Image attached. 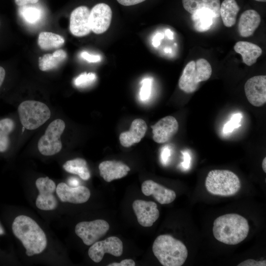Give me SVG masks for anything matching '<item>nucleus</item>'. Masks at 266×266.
I'll return each instance as SVG.
<instances>
[{"label": "nucleus", "mask_w": 266, "mask_h": 266, "mask_svg": "<svg viewBox=\"0 0 266 266\" xmlns=\"http://www.w3.org/2000/svg\"><path fill=\"white\" fill-rule=\"evenodd\" d=\"M266 261H256L253 259H248L245 260L238 265L237 266H266Z\"/></svg>", "instance_id": "obj_33"}, {"label": "nucleus", "mask_w": 266, "mask_h": 266, "mask_svg": "<svg viewBox=\"0 0 266 266\" xmlns=\"http://www.w3.org/2000/svg\"><path fill=\"white\" fill-rule=\"evenodd\" d=\"M194 29L198 32L209 30L213 25L214 19L217 18L215 14L208 8H202L192 14Z\"/></svg>", "instance_id": "obj_22"}, {"label": "nucleus", "mask_w": 266, "mask_h": 266, "mask_svg": "<svg viewBox=\"0 0 266 266\" xmlns=\"http://www.w3.org/2000/svg\"><path fill=\"white\" fill-rule=\"evenodd\" d=\"M35 185L39 191L35 204L43 210H52L58 206V201L54 195L56 186L55 182L48 177H40L35 181Z\"/></svg>", "instance_id": "obj_9"}, {"label": "nucleus", "mask_w": 266, "mask_h": 266, "mask_svg": "<svg viewBox=\"0 0 266 266\" xmlns=\"http://www.w3.org/2000/svg\"><path fill=\"white\" fill-rule=\"evenodd\" d=\"M12 230L14 235L22 243L28 256L40 254L46 248V236L31 217L23 215L17 216L12 223Z\"/></svg>", "instance_id": "obj_1"}, {"label": "nucleus", "mask_w": 266, "mask_h": 266, "mask_svg": "<svg viewBox=\"0 0 266 266\" xmlns=\"http://www.w3.org/2000/svg\"><path fill=\"white\" fill-rule=\"evenodd\" d=\"M170 149L167 146H164L161 151V161L164 165L166 164L170 156Z\"/></svg>", "instance_id": "obj_35"}, {"label": "nucleus", "mask_w": 266, "mask_h": 266, "mask_svg": "<svg viewBox=\"0 0 266 266\" xmlns=\"http://www.w3.org/2000/svg\"><path fill=\"white\" fill-rule=\"evenodd\" d=\"M38 0H15V2L17 5L22 6L29 4L36 3Z\"/></svg>", "instance_id": "obj_40"}, {"label": "nucleus", "mask_w": 266, "mask_h": 266, "mask_svg": "<svg viewBox=\"0 0 266 266\" xmlns=\"http://www.w3.org/2000/svg\"><path fill=\"white\" fill-rule=\"evenodd\" d=\"M65 127L64 121L61 119H56L48 125L37 143L38 149L42 155L52 156L61 151L62 143L60 137Z\"/></svg>", "instance_id": "obj_7"}, {"label": "nucleus", "mask_w": 266, "mask_h": 266, "mask_svg": "<svg viewBox=\"0 0 266 266\" xmlns=\"http://www.w3.org/2000/svg\"><path fill=\"white\" fill-rule=\"evenodd\" d=\"M178 127V123L174 117H165L151 126L153 139L157 143H165L177 133Z\"/></svg>", "instance_id": "obj_16"}, {"label": "nucleus", "mask_w": 266, "mask_h": 266, "mask_svg": "<svg viewBox=\"0 0 266 266\" xmlns=\"http://www.w3.org/2000/svg\"><path fill=\"white\" fill-rule=\"evenodd\" d=\"M245 96L253 106L260 107L266 102V76L258 75L249 78L244 85Z\"/></svg>", "instance_id": "obj_11"}, {"label": "nucleus", "mask_w": 266, "mask_h": 266, "mask_svg": "<svg viewBox=\"0 0 266 266\" xmlns=\"http://www.w3.org/2000/svg\"><path fill=\"white\" fill-rule=\"evenodd\" d=\"M257 1H260V2H266V0H255Z\"/></svg>", "instance_id": "obj_47"}, {"label": "nucleus", "mask_w": 266, "mask_h": 266, "mask_svg": "<svg viewBox=\"0 0 266 266\" xmlns=\"http://www.w3.org/2000/svg\"><path fill=\"white\" fill-rule=\"evenodd\" d=\"M56 191L62 202L74 204L86 202L91 196L89 189L85 186L71 187L64 182L58 184Z\"/></svg>", "instance_id": "obj_14"}, {"label": "nucleus", "mask_w": 266, "mask_h": 266, "mask_svg": "<svg viewBox=\"0 0 266 266\" xmlns=\"http://www.w3.org/2000/svg\"><path fill=\"white\" fill-rule=\"evenodd\" d=\"M68 184H69L70 186L71 187H77L79 185V181L78 180H77L75 178H70L68 180Z\"/></svg>", "instance_id": "obj_42"}, {"label": "nucleus", "mask_w": 266, "mask_h": 266, "mask_svg": "<svg viewBox=\"0 0 266 266\" xmlns=\"http://www.w3.org/2000/svg\"><path fill=\"white\" fill-rule=\"evenodd\" d=\"M18 111L23 127L30 130H35L42 125L51 116L50 110L45 104L33 100L21 102Z\"/></svg>", "instance_id": "obj_6"}, {"label": "nucleus", "mask_w": 266, "mask_h": 266, "mask_svg": "<svg viewBox=\"0 0 266 266\" xmlns=\"http://www.w3.org/2000/svg\"><path fill=\"white\" fill-rule=\"evenodd\" d=\"M138 223L144 227H151L160 216L157 204L152 201L137 200L133 203Z\"/></svg>", "instance_id": "obj_13"}, {"label": "nucleus", "mask_w": 266, "mask_h": 266, "mask_svg": "<svg viewBox=\"0 0 266 266\" xmlns=\"http://www.w3.org/2000/svg\"><path fill=\"white\" fill-rule=\"evenodd\" d=\"M212 231L218 241L226 244L235 245L247 237L249 226L244 217L236 213H229L214 220Z\"/></svg>", "instance_id": "obj_2"}, {"label": "nucleus", "mask_w": 266, "mask_h": 266, "mask_svg": "<svg viewBox=\"0 0 266 266\" xmlns=\"http://www.w3.org/2000/svg\"><path fill=\"white\" fill-rule=\"evenodd\" d=\"M100 176L108 182L126 176L130 168L120 161H105L99 166Z\"/></svg>", "instance_id": "obj_18"}, {"label": "nucleus", "mask_w": 266, "mask_h": 266, "mask_svg": "<svg viewBox=\"0 0 266 266\" xmlns=\"http://www.w3.org/2000/svg\"><path fill=\"white\" fill-rule=\"evenodd\" d=\"M123 251L121 240L116 236H110L101 241H97L89 249L88 255L94 262H100L105 253L116 257L120 256Z\"/></svg>", "instance_id": "obj_10"}, {"label": "nucleus", "mask_w": 266, "mask_h": 266, "mask_svg": "<svg viewBox=\"0 0 266 266\" xmlns=\"http://www.w3.org/2000/svg\"><path fill=\"white\" fill-rule=\"evenodd\" d=\"M109 229L107 222L98 219L78 223L75 227V233L85 245L90 246L103 236Z\"/></svg>", "instance_id": "obj_8"}, {"label": "nucleus", "mask_w": 266, "mask_h": 266, "mask_svg": "<svg viewBox=\"0 0 266 266\" xmlns=\"http://www.w3.org/2000/svg\"><path fill=\"white\" fill-rule=\"evenodd\" d=\"M242 118L240 113L233 114L230 120L225 124L223 128V132L225 133H232L234 129L239 128L240 126V122Z\"/></svg>", "instance_id": "obj_31"}, {"label": "nucleus", "mask_w": 266, "mask_h": 266, "mask_svg": "<svg viewBox=\"0 0 266 266\" xmlns=\"http://www.w3.org/2000/svg\"><path fill=\"white\" fill-rule=\"evenodd\" d=\"M37 42L40 48L49 50L61 47L65 43V39L60 35L43 32L39 33Z\"/></svg>", "instance_id": "obj_28"}, {"label": "nucleus", "mask_w": 266, "mask_h": 266, "mask_svg": "<svg viewBox=\"0 0 266 266\" xmlns=\"http://www.w3.org/2000/svg\"><path fill=\"white\" fill-rule=\"evenodd\" d=\"M135 263L132 259H125L120 263H112L108 264V266H134Z\"/></svg>", "instance_id": "obj_36"}, {"label": "nucleus", "mask_w": 266, "mask_h": 266, "mask_svg": "<svg viewBox=\"0 0 266 266\" xmlns=\"http://www.w3.org/2000/svg\"><path fill=\"white\" fill-rule=\"evenodd\" d=\"M15 128L14 121L9 117L0 119V153L6 152L11 146V133Z\"/></svg>", "instance_id": "obj_25"}, {"label": "nucleus", "mask_w": 266, "mask_h": 266, "mask_svg": "<svg viewBox=\"0 0 266 266\" xmlns=\"http://www.w3.org/2000/svg\"><path fill=\"white\" fill-rule=\"evenodd\" d=\"M165 52L166 53H171V50L170 48H168V47H166L165 49L164 50Z\"/></svg>", "instance_id": "obj_46"}, {"label": "nucleus", "mask_w": 266, "mask_h": 266, "mask_svg": "<svg viewBox=\"0 0 266 266\" xmlns=\"http://www.w3.org/2000/svg\"><path fill=\"white\" fill-rule=\"evenodd\" d=\"M147 129L145 121L140 118L133 121L130 130L122 133L119 136L121 144L125 147H129L139 142L144 136Z\"/></svg>", "instance_id": "obj_19"}, {"label": "nucleus", "mask_w": 266, "mask_h": 266, "mask_svg": "<svg viewBox=\"0 0 266 266\" xmlns=\"http://www.w3.org/2000/svg\"><path fill=\"white\" fill-rule=\"evenodd\" d=\"M96 79L95 73L84 72L80 74L74 80V84L76 87L84 88L91 84Z\"/></svg>", "instance_id": "obj_30"}, {"label": "nucleus", "mask_w": 266, "mask_h": 266, "mask_svg": "<svg viewBox=\"0 0 266 266\" xmlns=\"http://www.w3.org/2000/svg\"><path fill=\"white\" fill-rule=\"evenodd\" d=\"M112 10L110 6L104 3L95 5L90 13L89 22L91 31L100 34L108 29L112 19Z\"/></svg>", "instance_id": "obj_12"}, {"label": "nucleus", "mask_w": 266, "mask_h": 266, "mask_svg": "<svg viewBox=\"0 0 266 266\" xmlns=\"http://www.w3.org/2000/svg\"><path fill=\"white\" fill-rule=\"evenodd\" d=\"M212 67L209 62L203 58L196 62H189L184 67L179 81V88L186 93L195 92L199 83L207 80L212 74Z\"/></svg>", "instance_id": "obj_5"}, {"label": "nucleus", "mask_w": 266, "mask_h": 266, "mask_svg": "<svg viewBox=\"0 0 266 266\" xmlns=\"http://www.w3.org/2000/svg\"><path fill=\"white\" fill-rule=\"evenodd\" d=\"M261 16L256 10L248 9L240 15L238 31L240 36L247 37L253 34L261 23Z\"/></svg>", "instance_id": "obj_20"}, {"label": "nucleus", "mask_w": 266, "mask_h": 266, "mask_svg": "<svg viewBox=\"0 0 266 266\" xmlns=\"http://www.w3.org/2000/svg\"><path fill=\"white\" fill-rule=\"evenodd\" d=\"M262 168L264 171L266 172V157H265L262 162Z\"/></svg>", "instance_id": "obj_44"}, {"label": "nucleus", "mask_w": 266, "mask_h": 266, "mask_svg": "<svg viewBox=\"0 0 266 266\" xmlns=\"http://www.w3.org/2000/svg\"><path fill=\"white\" fill-rule=\"evenodd\" d=\"M20 8V13L25 21L30 24L37 22L41 17V11L35 6L28 4L22 6Z\"/></svg>", "instance_id": "obj_29"}, {"label": "nucleus", "mask_w": 266, "mask_h": 266, "mask_svg": "<svg viewBox=\"0 0 266 266\" xmlns=\"http://www.w3.org/2000/svg\"><path fill=\"white\" fill-rule=\"evenodd\" d=\"M5 70L4 68L0 66V88L2 86L5 77Z\"/></svg>", "instance_id": "obj_41"}, {"label": "nucleus", "mask_w": 266, "mask_h": 266, "mask_svg": "<svg viewBox=\"0 0 266 266\" xmlns=\"http://www.w3.org/2000/svg\"><path fill=\"white\" fill-rule=\"evenodd\" d=\"M140 90V98L142 101L148 100L151 95L152 80L149 78H144L141 81Z\"/></svg>", "instance_id": "obj_32"}, {"label": "nucleus", "mask_w": 266, "mask_h": 266, "mask_svg": "<svg viewBox=\"0 0 266 266\" xmlns=\"http://www.w3.org/2000/svg\"><path fill=\"white\" fill-rule=\"evenodd\" d=\"M66 53L63 49L56 50L52 54H46L39 58L38 66L42 71H48L57 67L66 58Z\"/></svg>", "instance_id": "obj_26"}, {"label": "nucleus", "mask_w": 266, "mask_h": 266, "mask_svg": "<svg viewBox=\"0 0 266 266\" xmlns=\"http://www.w3.org/2000/svg\"><path fill=\"white\" fill-rule=\"evenodd\" d=\"M182 153L183 156V162L181 164L182 166L184 169H188L189 167L191 157L189 153L186 151H182Z\"/></svg>", "instance_id": "obj_37"}, {"label": "nucleus", "mask_w": 266, "mask_h": 266, "mask_svg": "<svg viewBox=\"0 0 266 266\" xmlns=\"http://www.w3.org/2000/svg\"><path fill=\"white\" fill-rule=\"evenodd\" d=\"M205 186L207 191L213 195L231 196L241 189V182L233 172L225 169L210 171L205 179Z\"/></svg>", "instance_id": "obj_4"}, {"label": "nucleus", "mask_w": 266, "mask_h": 266, "mask_svg": "<svg viewBox=\"0 0 266 266\" xmlns=\"http://www.w3.org/2000/svg\"><path fill=\"white\" fill-rule=\"evenodd\" d=\"M184 8L192 14L196 11L205 8L211 10L216 18L219 17L220 0H182Z\"/></svg>", "instance_id": "obj_23"}, {"label": "nucleus", "mask_w": 266, "mask_h": 266, "mask_svg": "<svg viewBox=\"0 0 266 266\" xmlns=\"http://www.w3.org/2000/svg\"><path fill=\"white\" fill-rule=\"evenodd\" d=\"M121 4L125 6H131L142 2L145 0H117Z\"/></svg>", "instance_id": "obj_38"}, {"label": "nucleus", "mask_w": 266, "mask_h": 266, "mask_svg": "<svg viewBox=\"0 0 266 266\" xmlns=\"http://www.w3.org/2000/svg\"><path fill=\"white\" fill-rule=\"evenodd\" d=\"M80 56L83 59L90 63H96L101 60L100 55H91L85 51L82 52Z\"/></svg>", "instance_id": "obj_34"}, {"label": "nucleus", "mask_w": 266, "mask_h": 266, "mask_svg": "<svg viewBox=\"0 0 266 266\" xmlns=\"http://www.w3.org/2000/svg\"><path fill=\"white\" fill-rule=\"evenodd\" d=\"M234 51L241 55L243 62L248 66L255 64L262 55V50L257 45L250 42L239 41L233 47Z\"/></svg>", "instance_id": "obj_21"}, {"label": "nucleus", "mask_w": 266, "mask_h": 266, "mask_svg": "<svg viewBox=\"0 0 266 266\" xmlns=\"http://www.w3.org/2000/svg\"><path fill=\"white\" fill-rule=\"evenodd\" d=\"M90 10L85 6H79L72 11L70 17L69 30L73 35L83 36L90 33Z\"/></svg>", "instance_id": "obj_15"}, {"label": "nucleus", "mask_w": 266, "mask_h": 266, "mask_svg": "<svg viewBox=\"0 0 266 266\" xmlns=\"http://www.w3.org/2000/svg\"><path fill=\"white\" fill-rule=\"evenodd\" d=\"M165 33L168 39H173V33L169 29H166L165 31Z\"/></svg>", "instance_id": "obj_43"}, {"label": "nucleus", "mask_w": 266, "mask_h": 266, "mask_svg": "<svg viewBox=\"0 0 266 266\" xmlns=\"http://www.w3.org/2000/svg\"><path fill=\"white\" fill-rule=\"evenodd\" d=\"M67 172L78 175L82 179L87 180L90 177V172L87 162L82 158H76L66 161L63 166Z\"/></svg>", "instance_id": "obj_27"}, {"label": "nucleus", "mask_w": 266, "mask_h": 266, "mask_svg": "<svg viewBox=\"0 0 266 266\" xmlns=\"http://www.w3.org/2000/svg\"><path fill=\"white\" fill-rule=\"evenodd\" d=\"M152 251L164 266H182L188 255L185 245L169 234L157 236L153 242Z\"/></svg>", "instance_id": "obj_3"}, {"label": "nucleus", "mask_w": 266, "mask_h": 266, "mask_svg": "<svg viewBox=\"0 0 266 266\" xmlns=\"http://www.w3.org/2000/svg\"><path fill=\"white\" fill-rule=\"evenodd\" d=\"M141 191L146 196L153 195L161 204H169L173 202L176 197L173 190L166 188L152 180H147L142 183Z\"/></svg>", "instance_id": "obj_17"}, {"label": "nucleus", "mask_w": 266, "mask_h": 266, "mask_svg": "<svg viewBox=\"0 0 266 266\" xmlns=\"http://www.w3.org/2000/svg\"><path fill=\"white\" fill-rule=\"evenodd\" d=\"M164 38V34L162 33H157L153 37L152 39L153 45L157 47L161 43V41Z\"/></svg>", "instance_id": "obj_39"}, {"label": "nucleus", "mask_w": 266, "mask_h": 266, "mask_svg": "<svg viewBox=\"0 0 266 266\" xmlns=\"http://www.w3.org/2000/svg\"><path fill=\"white\" fill-rule=\"evenodd\" d=\"M4 233H5L4 230L3 228L2 227V226H1V224L0 223V235H3Z\"/></svg>", "instance_id": "obj_45"}, {"label": "nucleus", "mask_w": 266, "mask_h": 266, "mask_svg": "<svg viewBox=\"0 0 266 266\" xmlns=\"http://www.w3.org/2000/svg\"><path fill=\"white\" fill-rule=\"evenodd\" d=\"M240 7L235 0H224L220 5V15L223 24L231 27L236 23V16Z\"/></svg>", "instance_id": "obj_24"}]
</instances>
